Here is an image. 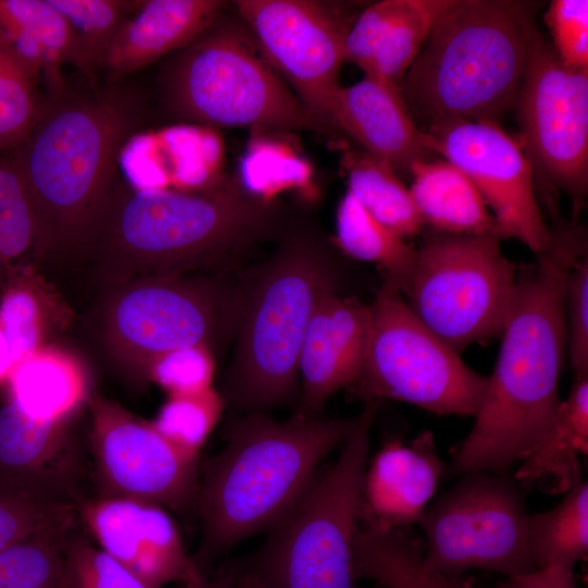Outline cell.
Masks as SVG:
<instances>
[{
  "instance_id": "obj_1",
  "label": "cell",
  "mask_w": 588,
  "mask_h": 588,
  "mask_svg": "<svg viewBox=\"0 0 588 588\" xmlns=\"http://www.w3.org/2000/svg\"><path fill=\"white\" fill-rule=\"evenodd\" d=\"M551 231L550 247L518 268L497 363L474 426L452 453L451 476L506 474L539 441L560 407L565 281L587 247L574 223H554Z\"/></svg>"
},
{
  "instance_id": "obj_2",
  "label": "cell",
  "mask_w": 588,
  "mask_h": 588,
  "mask_svg": "<svg viewBox=\"0 0 588 588\" xmlns=\"http://www.w3.org/2000/svg\"><path fill=\"white\" fill-rule=\"evenodd\" d=\"M290 224L283 205L252 193L237 175L203 192L121 181L84 258L107 285L148 275L224 274L259 245L279 241Z\"/></svg>"
},
{
  "instance_id": "obj_3",
  "label": "cell",
  "mask_w": 588,
  "mask_h": 588,
  "mask_svg": "<svg viewBox=\"0 0 588 588\" xmlns=\"http://www.w3.org/2000/svg\"><path fill=\"white\" fill-rule=\"evenodd\" d=\"M135 89L108 83L86 93L51 89L26 142L8 156L36 223L35 261L84 258L118 185L119 159L147 114Z\"/></svg>"
},
{
  "instance_id": "obj_4",
  "label": "cell",
  "mask_w": 588,
  "mask_h": 588,
  "mask_svg": "<svg viewBox=\"0 0 588 588\" xmlns=\"http://www.w3.org/2000/svg\"><path fill=\"white\" fill-rule=\"evenodd\" d=\"M358 421L304 418L279 421L248 413L231 421L223 449L206 465L196 506L201 540L196 564L207 566L237 543L271 529L299 501L316 469Z\"/></svg>"
},
{
  "instance_id": "obj_5",
  "label": "cell",
  "mask_w": 588,
  "mask_h": 588,
  "mask_svg": "<svg viewBox=\"0 0 588 588\" xmlns=\"http://www.w3.org/2000/svg\"><path fill=\"white\" fill-rule=\"evenodd\" d=\"M539 2L456 0L431 28L400 83L425 127L445 121L499 123L514 107L539 32Z\"/></svg>"
},
{
  "instance_id": "obj_6",
  "label": "cell",
  "mask_w": 588,
  "mask_h": 588,
  "mask_svg": "<svg viewBox=\"0 0 588 588\" xmlns=\"http://www.w3.org/2000/svg\"><path fill=\"white\" fill-rule=\"evenodd\" d=\"M279 241L268 260L238 283L235 352L221 395L244 414L266 413L295 399L310 317L339 284L336 259L319 231L291 223Z\"/></svg>"
},
{
  "instance_id": "obj_7",
  "label": "cell",
  "mask_w": 588,
  "mask_h": 588,
  "mask_svg": "<svg viewBox=\"0 0 588 588\" xmlns=\"http://www.w3.org/2000/svg\"><path fill=\"white\" fill-rule=\"evenodd\" d=\"M161 93L167 111L179 121L308 131L332 143L344 140L305 108L245 25L222 14L174 53L162 71Z\"/></svg>"
},
{
  "instance_id": "obj_8",
  "label": "cell",
  "mask_w": 588,
  "mask_h": 588,
  "mask_svg": "<svg viewBox=\"0 0 588 588\" xmlns=\"http://www.w3.org/2000/svg\"><path fill=\"white\" fill-rule=\"evenodd\" d=\"M379 401H368L336 462L270 530L245 571L265 588H354L353 546Z\"/></svg>"
},
{
  "instance_id": "obj_9",
  "label": "cell",
  "mask_w": 588,
  "mask_h": 588,
  "mask_svg": "<svg viewBox=\"0 0 588 588\" xmlns=\"http://www.w3.org/2000/svg\"><path fill=\"white\" fill-rule=\"evenodd\" d=\"M224 274L148 275L108 284L101 327L115 357L145 378L148 365L175 348H213L234 335L238 284Z\"/></svg>"
},
{
  "instance_id": "obj_10",
  "label": "cell",
  "mask_w": 588,
  "mask_h": 588,
  "mask_svg": "<svg viewBox=\"0 0 588 588\" xmlns=\"http://www.w3.org/2000/svg\"><path fill=\"white\" fill-rule=\"evenodd\" d=\"M500 244L494 233L429 229L417 249L404 297L416 317L457 353L502 334L519 265L503 255Z\"/></svg>"
},
{
  "instance_id": "obj_11",
  "label": "cell",
  "mask_w": 588,
  "mask_h": 588,
  "mask_svg": "<svg viewBox=\"0 0 588 588\" xmlns=\"http://www.w3.org/2000/svg\"><path fill=\"white\" fill-rule=\"evenodd\" d=\"M369 310L366 356L352 384L356 391L368 401L391 399L440 415L475 417L487 377L416 317L391 280L384 278Z\"/></svg>"
},
{
  "instance_id": "obj_12",
  "label": "cell",
  "mask_w": 588,
  "mask_h": 588,
  "mask_svg": "<svg viewBox=\"0 0 588 588\" xmlns=\"http://www.w3.org/2000/svg\"><path fill=\"white\" fill-rule=\"evenodd\" d=\"M460 476L418 522L427 540L426 567L452 579L475 568L506 576L536 569L517 481L507 473L486 470Z\"/></svg>"
},
{
  "instance_id": "obj_13",
  "label": "cell",
  "mask_w": 588,
  "mask_h": 588,
  "mask_svg": "<svg viewBox=\"0 0 588 588\" xmlns=\"http://www.w3.org/2000/svg\"><path fill=\"white\" fill-rule=\"evenodd\" d=\"M514 106L535 180L566 193L577 216L588 191V70L565 65L539 33Z\"/></svg>"
},
{
  "instance_id": "obj_14",
  "label": "cell",
  "mask_w": 588,
  "mask_h": 588,
  "mask_svg": "<svg viewBox=\"0 0 588 588\" xmlns=\"http://www.w3.org/2000/svg\"><path fill=\"white\" fill-rule=\"evenodd\" d=\"M234 5L272 69L317 120L342 135L335 110L352 23L316 1L237 0Z\"/></svg>"
},
{
  "instance_id": "obj_15",
  "label": "cell",
  "mask_w": 588,
  "mask_h": 588,
  "mask_svg": "<svg viewBox=\"0 0 588 588\" xmlns=\"http://www.w3.org/2000/svg\"><path fill=\"white\" fill-rule=\"evenodd\" d=\"M428 147L475 184L494 219V233L536 256L552 242L535 193V175L519 142L495 122L445 121L425 130Z\"/></svg>"
},
{
  "instance_id": "obj_16",
  "label": "cell",
  "mask_w": 588,
  "mask_h": 588,
  "mask_svg": "<svg viewBox=\"0 0 588 588\" xmlns=\"http://www.w3.org/2000/svg\"><path fill=\"white\" fill-rule=\"evenodd\" d=\"M90 449L100 495L186 512L196 505L197 462L180 454L152 426L120 404L94 395Z\"/></svg>"
},
{
  "instance_id": "obj_17",
  "label": "cell",
  "mask_w": 588,
  "mask_h": 588,
  "mask_svg": "<svg viewBox=\"0 0 588 588\" xmlns=\"http://www.w3.org/2000/svg\"><path fill=\"white\" fill-rule=\"evenodd\" d=\"M98 547L152 588L184 583L192 556L168 510L147 502L98 495L77 505Z\"/></svg>"
},
{
  "instance_id": "obj_18",
  "label": "cell",
  "mask_w": 588,
  "mask_h": 588,
  "mask_svg": "<svg viewBox=\"0 0 588 588\" xmlns=\"http://www.w3.org/2000/svg\"><path fill=\"white\" fill-rule=\"evenodd\" d=\"M369 328V305L336 292L318 301L299 353L302 390L295 415L318 417L333 393L354 383L366 356Z\"/></svg>"
},
{
  "instance_id": "obj_19",
  "label": "cell",
  "mask_w": 588,
  "mask_h": 588,
  "mask_svg": "<svg viewBox=\"0 0 588 588\" xmlns=\"http://www.w3.org/2000/svg\"><path fill=\"white\" fill-rule=\"evenodd\" d=\"M71 421L34 419L9 397L0 407V485L78 504L83 462Z\"/></svg>"
},
{
  "instance_id": "obj_20",
  "label": "cell",
  "mask_w": 588,
  "mask_h": 588,
  "mask_svg": "<svg viewBox=\"0 0 588 588\" xmlns=\"http://www.w3.org/2000/svg\"><path fill=\"white\" fill-rule=\"evenodd\" d=\"M444 473L433 434L388 441L366 468L359 518L366 526L400 529L418 523Z\"/></svg>"
},
{
  "instance_id": "obj_21",
  "label": "cell",
  "mask_w": 588,
  "mask_h": 588,
  "mask_svg": "<svg viewBox=\"0 0 588 588\" xmlns=\"http://www.w3.org/2000/svg\"><path fill=\"white\" fill-rule=\"evenodd\" d=\"M339 132L362 149L385 161L400 175L409 174L414 163L434 159L426 132L418 127L400 86L365 75L341 87L335 110Z\"/></svg>"
},
{
  "instance_id": "obj_22",
  "label": "cell",
  "mask_w": 588,
  "mask_h": 588,
  "mask_svg": "<svg viewBox=\"0 0 588 588\" xmlns=\"http://www.w3.org/2000/svg\"><path fill=\"white\" fill-rule=\"evenodd\" d=\"M225 7L220 0H140L108 45L97 71L107 83L120 82L188 45Z\"/></svg>"
},
{
  "instance_id": "obj_23",
  "label": "cell",
  "mask_w": 588,
  "mask_h": 588,
  "mask_svg": "<svg viewBox=\"0 0 588 588\" xmlns=\"http://www.w3.org/2000/svg\"><path fill=\"white\" fill-rule=\"evenodd\" d=\"M588 452V376L574 377L551 425L520 460L514 479L523 487L537 486L563 493L583 481L580 456Z\"/></svg>"
},
{
  "instance_id": "obj_24",
  "label": "cell",
  "mask_w": 588,
  "mask_h": 588,
  "mask_svg": "<svg viewBox=\"0 0 588 588\" xmlns=\"http://www.w3.org/2000/svg\"><path fill=\"white\" fill-rule=\"evenodd\" d=\"M8 383L9 397L25 414L40 421L73 419L90 397L83 363L74 354L50 343L22 362Z\"/></svg>"
},
{
  "instance_id": "obj_25",
  "label": "cell",
  "mask_w": 588,
  "mask_h": 588,
  "mask_svg": "<svg viewBox=\"0 0 588 588\" xmlns=\"http://www.w3.org/2000/svg\"><path fill=\"white\" fill-rule=\"evenodd\" d=\"M409 174V192L425 225L458 235L494 233V219L482 196L456 166L445 159L422 160L412 166Z\"/></svg>"
},
{
  "instance_id": "obj_26",
  "label": "cell",
  "mask_w": 588,
  "mask_h": 588,
  "mask_svg": "<svg viewBox=\"0 0 588 588\" xmlns=\"http://www.w3.org/2000/svg\"><path fill=\"white\" fill-rule=\"evenodd\" d=\"M0 341L16 368L49 344L54 324L65 322L69 310L30 264L1 283Z\"/></svg>"
},
{
  "instance_id": "obj_27",
  "label": "cell",
  "mask_w": 588,
  "mask_h": 588,
  "mask_svg": "<svg viewBox=\"0 0 588 588\" xmlns=\"http://www.w3.org/2000/svg\"><path fill=\"white\" fill-rule=\"evenodd\" d=\"M424 551L400 529L358 527L353 546L354 578L384 588H465L460 579L429 569Z\"/></svg>"
},
{
  "instance_id": "obj_28",
  "label": "cell",
  "mask_w": 588,
  "mask_h": 588,
  "mask_svg": "<svg viewBox=\"0 0 588 588\" xmlns=\"http://www.w3.org/2000/svg\"><path fill=\"white\" fill-rule=\"evenodd\" d=\"M341 167L347 177V192L393 233L404 238L424 229L409 188L390 164L362 148L347 147Z\"/></svg>"
},
{
  "instance_id": "obj_29",
  "label": "cell",
  "mask_w": 588,
  "mask_h": 588,
  "mask_svg": "<svg viewBox=\"0 0 588 588\" xmlns=\"http://www.w3.org/2000/svg\"><path fill=\"white\" fill-rule=\"evenodd\" d=\"M335 245L354 259L377 264L403 295L407 291L417 249L373 218L348 192L336 210Z\"/></svg>"
},
{
  "instance_id": "obj_30",
  "label": "cell",
  "mask_w": 588,
  "mask_h": 588,
  "mask_svg": "<svg viewBox=\"0 0 588 588\" xmlns=\"http://www.w3.org/2000/svg\"><path fill=\"white\" fill-rule=\"evenodd\" d=\"M527 540L536 568L574 569L588 553V485L581 481L550 511L528 516Z\"/></svg>"
},
{
  "instance_id": "obj_31",
  "label": "cell",
  "mask_w": 588,
  "mask_h": 588,
  "mask_svg": "<svg viewBox=\"0 0 588 588\" xmlns=\"http://www.w3.org/2000/svg\"><path fill=\"white\" fill-rule=\"evenodd\" d=\"M74 522L46 527L0 552V588H71L64 555Z\"/></svg>"
},
{
  "instance_id": "obj_32",
  "label": "cell",
  "mask_w": 588,
  "mask_h": 588,
  "mask_svg": "<svg viewBox=\"0 0 588 588\" xmlns=\"http://www.w3.org/2000/svg\"><path fill=\"white\" fill-rule=\"evenodd\" d=\"M40 45L59 68L75 64L74 34L49 0H0V47Z\"/></svg>"
},
{
  "instance_id": "obj_33",
  "label": "cell",
  "mask_w": 588,
  "mask_h": 588,
  "mask_svg": "<svg viewBox=\"0 0 588 588\" xmlns=\"http://www.w3.org/2000/svg\"><path fill=\"white\" fill-rule=\"evenodd\" d=\"M74 34L75 64L86 75L97 72L101 58L140 0H49Z\"/></svg>"
},
{
  "instance_id": "obj_34",
  "label": "cell",
  "mask_w": 588,
  "mask_h": 588,
  "mask_svg": "<svg viewBox=\"0 0 588 588\" xmlns=\"http://www.w3.org/2000/svg\"><path fill=\"white\" fill-rule=\"evenodd\" d=\"M36 223L25 184L14 163L0 155V280L35 264Z\"/></svg>"
},
{
  "instance_id": "obj_35",
  "label": "cell",
  "mask_w": 588,
  "mask_h": 588,
  "mask_svg": "<svg viewBox=\"0 0 588 588\" xmlns=\"http://www.w3.org/2000/svg\"><path fill=\"white\" fill-rule=\"evenodd\" d=\"M456 0H412L411 8L383 36L365 75L400 86L434 23Z\"/></svg>"
},
{
  "instance_id": "obj_36",
  "label": "cell",
  "mask_w": 588,
  "mask_h": 588,
  "mask_svg": "<svg viewBox=\"0 0 588 588\" xmlns=\"http://www.w3.org/2000/svg\"><path fill=\"white\" fill-rule=\"evenodd\" d=\"M224 406L223 396L213 388L198 393L169 395L151 424L180 454L197 462Z\"/></svg>"
},
{
  "instance_id": "obj_37",
  "label": "cell",
  "mask_w": 588,
  "mask_h": 588,
  "mask_svg": "<svg viewBox=\"0 0 588 588\" xmlns=\"http://www.w3.org/2000/svg\"><path fill=\"white\" fill-rule=\"evenodd\" d=\"M36 79L0 52V155H10L30 135L41 111Z\"/></svg>"
},
{
  "instance_id": "obj_38",
  "label": "cell",
  "mask_w": 588,
  "mask_h": 588,
  "mask_svg": "<svg viewBox=\"0 0 588 588\" xmlns=\"http://www.w3.org/2000/svg\"><path fill=\"white\" fill-rule=\"evenodd\" d=\"M77 505L0 485V552L36 531L75 518Z\"/></svg>"
},
{
  "instance_id": "obj_39",
  "label": "cell",
  "mask_w": 588,
  "mask_h": 588,
  "mask_svg": "<svg viewBox=\"0 0 588 588\" xmlns=\"http://www.w3.org/2000/svg\"><path fill=\"white\" fill-rule=\"evenodd\" d=\"M215 370L212 350L198 344L156 357L148 365L145 379L157 383L169 395L192 394L212 388Z\"/></svg>"
},
{
  "instance_id": "obj_40",
  "label": "cell",
  "mask_w": 588,
  "mask_h": 588,
  "mask_svg": "<svg viewBox=\"0 0 588 588\" xmlns=\"http://www.w3.org/2000/svg\"><path fill=\"white\" fill-rule=\"evenodd\" d=\"M64 561L71 588H152L102 549L73 534Z\"/></svg>"
},
{
  "instance_id": "obj_41",
  "label": "cell",
  "mask_w": 588,
  "mask_h": 588,
  "mask_svg": "<svg viewBox=\"0 0 588 588\" xmlns=\"http://www.w3.org/2000/svg\"><path fill=\"white\" fill-rule=\"evenodd\" d=\"M566 357L574 377L588 376V256L571 268L564 287Z\"/></svg>"
},
{
  "instance_id": "obj_42",
  "label": "cell",
  "mask_w": 588,
  "mask_h": 588,
  "mask_svg": "<svg viewBox=\"0 0 588 588\" xmlns=\"http://www.w3.org/2000/svg\"><path fill=\"white\" fill-rule=\"evenodd\" d=\"M544 21L561 61L573 69L588 70V1L553 0Z\"/></svg>"
},
{
  "instance_id": "obj_43",
  "label": "cell",
  "mask_w": 588,
  "mask_h": 588,
  "mask_svg": "<svg viewBox=\"0 0 588 588\" xmlns=\"http://www.w3.org/2000/svg\"><path fill=\"white\" fill-rule=\"evenodd\" d=\"M412 0H382L367 7L352 23L345 36V61L363 71L387 32L403 17Z\"/></svg>"
},
{
  "instance_id": "obj_44",
  "label": "cell",
  "mask_w": 588,
  "mask_h": 588,
  "mask_svg": "<svg viewBox=\"0 0 588 588\" xmlns=\"http://www.w3.org/2000/svg\"><path fill=\"white\" fill-rule=\"evenodd\" d=\"M492 588H578L573 569L547 566L531 572L506 576Z\"/></svg>"
},
{
  "instance_id": "obj_45",
  "label": "cell",
  "mask_w": 588,
  "mask_h": 588,
  "mask_svg": "<svg viewBox=\"0 0 588 588\" xmlns=\"http://www.w3.org/2000/svg\"><path fill=\"white\" fill-rule=\"evenodd\" d=\"M183 585L184 588H233L231 575L210 577L206 571L196 564L193 556Z\"/></svg>"
},
{
  "instance_id": "obj_46",
  "label": "cell",
  "mask_w": 588,
  "mask_h": 588,
  "mask_svg": "<svg viewBox=\"0 0 588 588\" xmlns=\"http://www.w3.org/2000/svg\"><path fill=\"white\" fill-rule=\"evenodd\" d=\"M232 584L233 588H265L254 574L245 569L232 576Z\"/></svg>"
},
{
  "instance_id": "obj_47",
  "label": "cell",
  "mask_w": 588,
  "mask_h": 588,
  "mask_svg": "<svg viewBox=\"0 0 588 588\" xmlns=\"http://www.w3.org/2000/svg\"><path fill=\"white\" fill-rule=\"evenodd\" d=\"M0 285H1V280H0Z\"/></svg>"
}]
</instances>
